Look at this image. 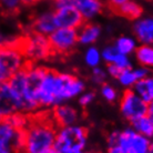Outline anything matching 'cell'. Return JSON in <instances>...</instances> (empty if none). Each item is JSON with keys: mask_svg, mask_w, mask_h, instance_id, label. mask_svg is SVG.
I'll list each match as a JSON object with an SVG mask.
<instances>
[{"mask_svg": "<svg viewBox=\"0 0 153 153\" xmlns=\"http://www.w3.org/2000/svg\"><path fill=\"white\" fill-rule=\"evenodd\" d=\"M85 91V82L78 76L47 69L37 93L40 109H53L76 99Z\"/></svg>", "mask_w": 153, "mask_h": 153, "instance_id": "1", "label": "cell"}, {"mask_svg": "<svg viewBox=\"0 0 153 153\" xmlns=\"http://www.w3.org/2000/svg\"><path fill=\"white\" fill-rule=\"evenodd\" d=\"M47 69L43 65H38V63H29L7 81L19 100L20 112L31 115L39 111L37 93Z\"/></svg>", "mask_w": 153, "mask_h": 153, "instance_id": "2", "label": "cell"}, {"mask_svg": "<svg viewBox=\"0 0 153 153\" xmlns=\"http://www.w3.org/2000/svg\"><path fill=\"white\" fill-rule=\"evenodd\" d=\"M58 126L51 115L31 117L25 129L22 153H53Z\"/></svg>", "mask_w": 153, "mask_h": 153, "instance_id": "3", "label": "cell"}, {"mask_svg": "<svg viewBox=\"0 0 153 153\" xmlns=\"http://www.w3.org/2000/svg\"><path fill=\"white\" fill-rule=\"evenodd\" d=\"M88 131L79 123L58 126L53 153H81L87 150Z\"/></svg>", "mask_w": 153, "mask_h": 153, "instance_id": "4", "label": "cell"}, {"mask_svg": "<svg viewBox=\"0 0 153 153\" xmlns=\"http://www.w3.org/2000/svg\"><path fill=\"white\" fill-rule=\"evenodd\" d=\"M28 65L19 41L4 42L0 46V82H7Z\"/></svg>", "mask_w": 153, "mask_h": 153, "instance_id": "5", "label": "cell"}, {"mask_svg": "<svg viewBox=\"0 0 153 153\" xmlns=\"http://www.w3.org/2000/svg\"><path fill=\"white\" fill-rule=\"evenodd\" d=\"M107 144H118L124 153H149L151 139L138 133L130 126L110 132L107 137Z\"/></svg>", "mask_w": 153, "mask_h": 153, "instance_id": "6", "label": "cell"}, {"mask_svg": "<svg viewBox=\"0 0 153 153\" xmlns=\"http://www.w3.org/2000/svg\"><path fill=\"white\" fill-rule=\"evenodd\" d=\"M19 45L29 63H38L47 60L53 53L49 38L33 31H31L25 38L20 39Z\"/></svg>", "mask_w": 153, "mask_h": 153, "instance_id": "7", "label": "cell"}, {"mask_svg": "<svg viewBox=\"0 0 153 153\" xmlns=\"http://www.w3.org/2000/svg\"><path fill=\"white\" fill-rule=\"evenodd\" d=\"M51 6L58 28H72L78 30L84 23L82 16L73 4V0H52Z\"/></svg>", "mask_w": 153, "mask_h": 153, "instance_id": "8", "label": "cell"}, {"mask_svg": "<svg viewBox=\"0 0 153 153\" xmlns=\"http://www.w3.org/2000/svg\"><path fill=\"white\" fill-rule=\"evenodd\" d=\"M25 131L16 129L7 119L0 121V153H22Z\"/></svg>", "mask_w": 153, "mask_h": 153, "instance_id": "9", "label": "cell"}, {"mask_svg": "<svg viewBox=\"0 0 153 153\" xmlns=\"http://www.w3.org/2000/svg\"><path fill=\"white\" fill-rule=\"evenodd\" d=\"M148 105L132 89L126 90L119 99L120 113L130 123L148 114Z\"/></svg>", "mask_w": 153, "mask_h": 153, "instance_id": "10", "label": "cell"}, {"mask_svg": "<svg viewBox=\"0 0 153 153\" xmlns=\"http://www.w3.org/2000/svg\"><path fill=\"white\" fill-rule=\"evenodd\" d=\"M48 38L53 53L67 54L78 45V30L72 28H57Z\"/></svg>", "mask_w": 153, "mask_h": 153, "instance_id": "11", "label": "cell"}, {"mask_svg": "<svg viewBox=\"0 0 153 153\" xmlns=\"http://www.w3.org/2000/svg\"><path fill=\"white\" fill-rule=\"evenodd\" d=\"M15 112H20L19 100L8 82L0 83V118L6 119Z\"/></svg>", "mask_w": 153, "mask_h": 153, "instance_id": "12", "label": "cell"}, {"mask_svg": "<svg viewBox=\"0 0 153 153\" xmlns=\"http://www.w3.org/2000/svg\"><path fill=\"white\" fill-rule=\"evenodd\" d=\"M51 117L58 126H67L78 123L80 119V112L76 107L67 102L54 107L51 112Z\"/></svg>", "mask_w": 153, "mask_h": 153, "instance_id": "13", "label": "cell"}, {"mask_svg": "<svg viewBox=\"0 0 153 153\" xmlns=\"http://www.w3.org/2000/svg\"><path fill=\"white\" fill-rule=\"evenodd\" d=\"M53 9H45L38 12L32 20V31L49 37L57 29Z\"/></svg>", "mask_w": 153, "mask_h": 153, "instance_id": "14", "label": "cell"}, {"mask_svg": "<svg viewBox=\"0 0 153 153\" xmlns=\"http://www.w3.org/2000/svg\"><path fill=\"white\" fill-rule=\"evenodd\" d=\"M133 32L139 45H152L153 17H140L134 20Z\"/></svg>", "mask_w": 153, "mask_h": 153, "instance_id": "15", "label": "cell"}, {"mask_svg": "<svg viewBox=\"0 0 153 153\" xmlns=\"http://www.w3.org/2000/svg\"><path fill=\"white\" fill-rule=\"evenodd\" d=\"M73 4L82 16L84 22H90L103 11V0H73Z\"/></svg>", "mask_w": 153, "mask_h": 153, "instance_id": "16", "label": "cell"}, {"mask_svg": "<svg viewBox=\"0 0 153 153\" xmlns=\"http://www.w3.org/2000/svg\"><path fill=\"white\" fill-rule=\"evenodd\" d=\"M151 70L146 69L144 67L139 65L137 68H129V69L122 70L121 73L119 74V76L117 78L118 83L124 88L126 90L132 89L134 87V84L137 83L139 80H141L143 78L148 76L149 74H151Z\"/></svg>", "mask_w": 153, "mask_h": 153, "instance_id": "17", "label": "cell"}, {"mask_svg": "<svg viewBox=\"0 0 153 153\" xmlns=\"http://www.w3.org/2000/svg\"><path fill=\"white\" fill-rule=\"evenodd\" d=\"M102 29L99 25L93 22H84L78 29V43L81 46H93L101 37Z\"/></svg>", "mask_w": 153, "mask_h": 153, "instance_id": "18", "label": "cell"}, {"mask_svg": "<svg viewBox=\"0 0 153 153\" xmlns=\"http://www.w3.org/2000/svg\"><path fill=\"white\" fill-rule=\"evenodd\" d=\"M137 94L141 98L144 102L149 104L153 101V74H149L148 76L139 80L132 88Z\"/></svg>", "mask_w": 153, "mask_h": 153, "instance_id": "19", "label": "cell"}, {"mask_svg": "<svg viewBox=\"0 0 153 153\" xmlns=\"http://www.w3.org/2000/svg\"><path fill=\"white\" fill-rule=\"evenodd\" d=\"M133 54L139 65L153 70V45H139Z\"/></svg>", "mask_w": 153, "mask_h": 153, "instance_id": "20", "label": "cell"}, {"mask_svg": "<svg viewBox=\"0 0 153 153\" xmlns=\"http://www.w3.org/2000/svg\"><path fill=\"white\" fill-rule=\"evenodd\" d=\"M115 12L119 13L120 16L124 17V18H128V19L131 20H137L140 17H142L143 9H142L141 4H139L137 0H129L124 4H122Z\"/></svg>", "mask_w": 153, "mask_h": 153, "instance_id": "21", "label": "cell"}, {"mask_svg": "<svg viewBox=\"0 0 153 153\" xmlns=\"http://www.w3.org/2000/svg\"><path fill=\"white\" fill-rule=\"evenodd\" d=\"M113 46L120 53L126 56H132L135 52V50L139 46L137 39L131 36H121L114 41Z\"/></svg>", "mask_w": 153, "mask_h": 153, "instance_id": "22", "label": "cell"}, {"mask_svg": "<svg viewBox=\"0 0 153 153\" xmlns=\"http://www.w3.org/2000/svg\"><path fill=\"white\" fill-rule=\"evenodd\" d=\"M131 128L146 138L153 139V122L148 115L141 117L131 122Z\"/></svg>", "mask_w": 153, "mask_h": 153, "instance_id": "23", "label": "cell"}, {"mask_svg": "<svg viewBox=\"0 0 153 153\" xmlns=\"http://www.w3.org/2000/svg\"><path fill=\"white\" fill-rule=\"evenodd\" d=\"M83 60L85 62V65H88L89 68H96L99 67L102 62V57H101V50L99 48H97L94 45L93 46L87 47V49L83 53Z\"/></svg>", "mask_w": 153, "mask_h": 153, "instance_id": "24", "label": "cell"}, {"mask_svg": "<svg viewBox=\"0 0 153 153\" xmlns=\"http://www.w3.org/2000/svg\"><path fill=\"white\" fill-rule=\"evenodd\" d=\"M11 123L12 126H15L16 129H19V130H23L28 126L29 122L31 120V115L27 114L25 112H15L11 115H9L8 118H6Z\"/></svg>", "mask_w": 153, "mask_h": 153, "instance_id": "25", "label": "cell"}, {"mask_svg": "<svg viewBox=\"0 0 153 153\" xmlns=\"http://www.w3.org/2000/svg\"><path fill=\"white\" fill-rule=\"evenodd\" d=\"M100 93L101 97L103 98L107 102H115L119 98V92L118 90L110 83H103L100 87Z\"/></svg>", "mask_w": 153, "mask_h": 153, "instance_id": "26", "label": "cell"}, {"mask_svg": "<svg viewBox=\"0 0 153 153\" xmlns=\"http://www.w3.org/2000/svg\"><path fill=\"white\" fill-rule=\"evenodd\" d=\"M22 6V0H0V9L7 13H15L19 11Z\"/></svg>", "mask_w": 153, "mask_h": 153, "instance_id": "27", "label": "cell"}, {"mask_svg": "<svg viewBox=\"0 0 153 153\" xmlns=\"http://www.w3.org/2000/svg\"><path fill=\"white\" fill-rule=\"evenodd\" d=\"M119 53H120V52L115 49V47L113 46V45L105 46L103 49L101 50L102 61H103L105 65H112V63L115 61V59H117Z\"/></svg>", "mask_w": 153, "mask_h": 153, "instance_id": "28", "label": "cell"}, {"mask_svg": "<svg viewBox=\"0 0 153 153\" xmlns=\"http://www.w3.org/2000/svg\"><path fill=\"white\" fill-rule=\"evenodd\" d=\"M108 73L105 68H102L101 65L96 67V68H92L91 71V81L94 84L98 85H102L103 83H105L108 80Z\"/></svg>", "mask_w": 153, "mask_h": 153, "instance_id": "29", "label": "cell"}, {"mask_svg": "<svg viewBox=\"0 0 153 153\" xmlns=\"http://www.w3.org/2000/svg\"><path fill=\"white\" fill-rule=\"evenodd\" d=\"M76 99H78V104L81 108H87L91 103L94 102V100H96V93L93 91H87L85 90Z\"/></svg>", "mask_w": 153, "mask_h": 153, "instance_id": "30", "label": "cell"}, {"mask_svg": "<svg viewBox=\"0 0 153 153\" xmlns=\"http://www.w3.org/2000/svg\"><path fill=\"white\" fill-rule=\"evenodd\" d=\"M112 65H117L119 69L126 70V69H129V68H132L133 62H132V59H131L130 56H126V54L119 53L117 59H115V61L113 62Z\"/></svg>", "mask_w": 153, "mask_h": 153, "instance_id": "31", "label": "cell"}, {"mask_svg": "<svg viewBox=\"0 0 153 153\" xmlns=\"http://www.w3.org/2000/svg\"><path fill=\"white\" fill-rule=\"evenodd\" d=\"M105 70H107L108 76H110V78H113V79H117L119 76V74L121 73V71H122V70L119 69L118 67L114 65H107Z\"/></svg>", "mask_w": 153, "mask_h": 153, "instance_id": "32", "label": "cell"}, {"mask_svg": "<svg viewBox=\"0 0 153 153\" xmlns=\"http://www.w3.org/2000/svg\"><path fill=\"white\" fill-rule=\"evenodd\" d=\"M126 1H129V0H105L108 6L111 8L112 10H114V11H117L122 4H126Z\"/></svg>", "mask_w": 153, "mask_h": 153, "instance_id": "33", "label": "cell"}, {"mask_svg": "<svg viewBox=\"0 0 153 153\" xmlns=\"http://www.w3.org/2000/svg\"><path fill=\"white\" fill-rule=\"evenodd\" d=\"M107 153H124L118 144H108Z\"/></svg>", "mask_w": 153, "mask_h": 153, "instance_id": "34", "label": "cell"}, {"mask_svg": "<svg viewBox=\"0 0 153 153\" xmlns=\"http://www.w3.org/2000/svg\"><path fill=\"white\" fill-rule=\"evenodd\" d=\"M146 115L152 120V122H153V101L150 102L149 105H148V114Z\"/></svg>", "mask_w": 153, "mask_h": 153, "instance_id": "35", "label": "cell"}, {"mask_svg": "<svg viewBox=\"0 0 153 153\" xmlns=\"http://www.w3.org/2000/svg\"><path fill=\"white\" fill-rule=\"evenodd\" d=\"M41 0H22L23 6H33V4L40 2Z\"/></svg>", "mask_w": 153, "mask_h": 153, "instance_id": "36", "label": "cell"}, {"mask_svg": "<svg viewBox=\"0 0 153 153\" xmlns=\"http://www.w3.org/2000/svg\"><path fill=\"white\" fill-rule=\"evenodd\" d=\"M4 42H6V41H4V36H2V33H1V31H0V46H1V45H2Z\"/></svg>", "mask_w": 153, "mask_h": 153, "instance_id": "37", "label": "cell"}, {"mask_svg": "<svg viewBox=\"0 0 153 153\" xmlns=\"http://www.w3.org/2000/svg\"><path fill=\"white\" fill-rule=\"evenodd\" d=\"M149 153H153V139H151V146H150Z\"/></svg>", "mask_w": 153, "mask_h": 153, "instance_id": "38", "label": "cell"}, {"mask_svg": "<svg viewBox=\"0 0 153 153\" xmlns=\"http://www.w3.org/2000/svg\"><path fill=\"white\" fill-rule=\"evenodd\" d=\"M81 153H89V152L87 151V150H85V151H83V152H81Z\"/></svg>", "mask_w": 153, "mask_h": 153, "instance_id": "39", "label": "cell"}, {"mask_svg": "<svg viewBox=\"0 0 153 153\" xmlns=\"http://www.w3.org/2000/svg\"><path fill=\"white\" fill-rule=\"evenodd\" d=\"M1 120H4V119H1V118H0V121H1Z\"/></svg>", "mask_w": 153, "mask_h": 153, "instance_id": "40", "label": "cell"}, {"mask_svg": "<svg viewBox=\"0 0 153 153\" xmlns=\"http://www.w3.org/2000/svg\"><path fill=\"white\" fill-rule=\"evenodd\" d=\"M0 83H1V82H0Z\"/></svg>", "mask_w": 153, "mask_h": 153, "instance_id": "41", "label": "cell"}, {"mask_svg": "<svg viewBox=\"0 0 153 153\" xmlns=\"http://www.w3.org/2000/svg\"><path fill=\"white\" fill-rule=\"evenodd\" d=\"M152 74H153V73H152Z\"/></svg>", "mask_w": 153, "mask_h": 153, "instance_id": "42", "label": "cell"}, {"mask_svg": "<svg viewBox=\"0 0 153 153\" xmlns=\"http://www.w3.org/2000/svg\"><path fill=\"white\" fill-rule=\"evenodd\" d=\"M152 45H153V43H152Z\"/></svg>", "mask_w": 153, "mask_h": 153, "instance_id": "43", "label": "cell"}]
</instances>
